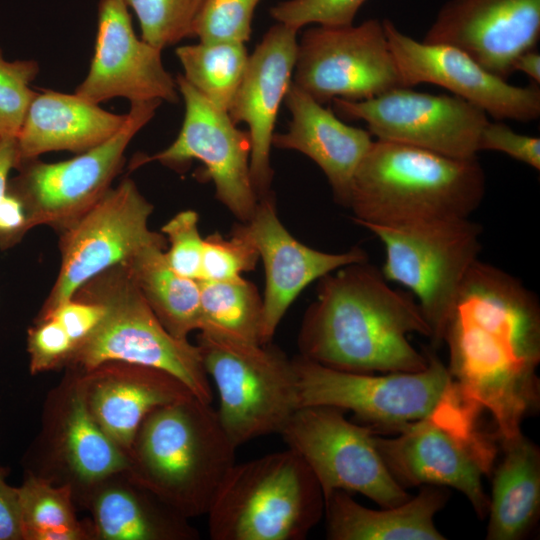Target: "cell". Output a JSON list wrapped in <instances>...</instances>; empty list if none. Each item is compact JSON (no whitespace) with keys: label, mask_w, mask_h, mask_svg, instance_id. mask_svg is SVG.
<instances>
[{"label":"cell","mask_w":540,"mask_h":540,"mask_svg":"<svg viewBox=\"0 0 540 540\" xmlns=\"http://www.w3.org/2000/svg\"><path fill=\"white\" fill-rule=\"evenodd\" d=\"M500 441L503 458L494 472L486 539L518 540L539 516L540 450L522 432Z\"/></svg>","instance_id":"484cf974"},{"label":"cell","mask_w":540,"mask_h":540,"mask_svg":"<svg viewBox=\"0 0 540 540\" xmlns=\"http://www.w3.org/2000/svg\"><path fill=\"white\" fill-rule=\"evenodd\" d=\"M244 225L265 268L260 334L263 345L271 343L289 306L310 283L343 266L368 260L367 253L358 247L328 253L299 242L279 220L271 195L259 199L252 218Z\"/></svg>","instance_id":"44dd1931"},{"label":"cell","mask_w":540,"mask_h":540,"mask_svg":"<svg viewBox=\"0 0 540 540\" xmlns=\"http://www.w3.org/2000/svg\"><path fill=\"white\" fill-rule=\"evenodd\" d=\"M478 149L502 152L540 170V139L517 133L502 122L486 123L479 137Z\"/></svg>","instance_id":"ab89813d"},{"label":"cell","mask_w":540,"mask_h":540,"mask_svg":"<svg viewBox=\"0 0 540 540\" xmlns=\"http://www.w3.org/2000/svg\"><path fill=\"white\" fill-rule=\"evenodd\" d=\"M94 515L99 536L107 540L192 538L196 535L175 518L161 516L133 493L119 488L107 489L99 495Z\"/></svg>","instance_id":"4dcf8cb0"},{"label":"cell","mask_w":540,"mask_h":540,"mask_svg":"<svg viewBox=\"0 0 540 540\" xmlns=\"http://www.w3.org/2000/svg\"><path fill=\"white\" fill-rule=\"evenodd\" d=\"M539 36L540 0H448L423 42L455 47L507 80Z\"/></svg>","instance_id":"d6986e66"},{"label":"cell","mask_w":540,"mask_h":540,"mask_svg":"<svg viewBox=\"0 0 540 540\" xmlns=\"http://www.w3.org/2000/svg\"><path fill=\"white\" fill-rule=\"evenodd\" d=\"M367 261L343 266L320 278L316 301L299 333L300 356L356 373L416 372L428 365L410 333L430 338L416 298L393 289Z\"/></svg>","instance_id":"7a4b0ae2"},{"label":"cell","mask_w":540,"mask_h":540,"mask_svg":"<svg viewBox=\"0 0 540 540\" xmlns=\"http://www.w3.org/2000/svg\"><path fill=\"white\" fill-rule=\"evenodd\" d=\"M200 284L199 331L261 344L262 298L251 282L204 281Z\"/></svg>","instance_id":"83f0119b"},{"label":"cell","mask_w":540,"mask_h":540,"mask_svg":"<svg viewBox=\"0 0 540 540\" xmlns=\"http://www.w3.org/2000/svg\"><path fill=\"white\" fill-rule=\"evenodd\" d=\"M137 436L138 462L150 489L181 515L207 514L237 449L210 403L190 396L161 406Z\"/></svg>","instance_id":"5b68a950"},{"label":"cell","mask_w":540,"mask_h":540,"mask_svg":"<svg viewBox=\"0 0 540 540\" xmlns=\"http://www.w3.org/2000/svg\"><path fill=\"white\" fill-rule=\"evenodd\" d=\"M323 514L317 479L289 448L235 463L207 513L212 540H303Z\"/></svg>","instance_id":"8992f818"},{"label":"cell","mask_w":540,"mask_h":540,"mask_svg":"<svg viewBox=\"0 0 540 540\" xmlns=\"http://www.w3.org/2000/svg\"><path fill=\"white\" fill-rule=\"evenodd\" d=\"M153 205L132 179H123L62 229L61 265L41 317L73 298L89 280L126 263L142 247L165 237L151 231Z\"/></svg>","instance_id":"7c38bea8"},{"label":"cell","mask_w":540,"mask_h":540,"mask_svg":"<svg viewBox=\"0 0 540 540\" xmlns=\"http://www.w3.org/2000/svg\"><path fill=\"white\" fill-rule=\"evenodd\" d=\"M126 378L97 381L86 394L92 416L121 448L129 449L140 425L155 409L194 396L173 376L158 369L134 366Z\"/></svg>","instance_id":"d4e9b609"},{"label":"cell","mask_w":540,"mask_h":540,"mask_svg":"<svg viewBox=\"0 0 540 540\" xmlns=\"http://www.w3.org/2000/svg\"><path fill=\"white\" fill-rule=\"evenodd\" d=\"M198 221L195 211L184 210L161 228L169 242V249L164 252L167 262L179 275L195 280L200 276L204 245Z\"/></svg>","instance_id":"74e56055"},{"label":"cell","mask_w":540,"mask_h":540,"mask_svg":"<svg viewBox=\"0 0 540 540\" xmlns=\"http://www.w3.org/2000/svg\"><path fill=\"white\" fill-rule=\"evenodd\" d=\"M27 349L31 372L37 373L70 358L75 343L58 321L48 317L40 319L36 326L29 329Z\"/></svg>","instance_id":"f35d334b"},{"label":"cell","mask_w":540,"mask_h":540,"mask_svg":"<svg viewBox=\"0 0 540 540\" xmlns=\"http://www.w3.org/2000/svg\"><path fill=\"white\" fill-rule=\"evenodd\" d=\"M73 297L105 308L97 328L75 347V362L87 370L111 362L158 369L211 404L213 390L198 346L166 330L122 264L89 280Z\"/></svg>","instance_id":"52a82bcc"},{"label":"cell","mask_w":540,"mask_h":540,"mask_svg":"<svg viewBox=\"0 0 540 540\" xmlns=\"http://www.w3.org/2000/svg\"><path fill=\"white\" fill-rule=\"evenodd\" d=\"M126 120L111 138L69 160L19 163L7 190L23 204L28 229L50 225L61 230L111 188L124 163L125 150L155 115L160 100L130 102Z\"/></svg>","instance_id":"30bf717a"},{"label":"cell","mask_w":540,"mask_h":540,"mask_svg":"<svg viewBox=\"0 0 540 540\" xmlns=\"http://www.w3.org/2000/svg\"><path fill=\"white\" fill-rule=\"evenodd\" d=\"M28 231L22 202L7 190L0 202V249L13 247Z\"/></svg>","instance_id":"b9f144b4"},{"label":"cell","mask_w":540,"mask_h":540,"mask_svg":"<svg viewBox=\"0 0 540 540\" xmlns=\"http://www.w3.org/2000/svg\"><path fill=\"white\" fill-rule=\"evenodd\" d=\"M280 435L310 468L324 499L335 490L360 493L380 507L397 506L410 498L384 464L375 432L349 421L341 409L302 406Z\"/></svg>","instance_id":"8fae6325"},{"label":"cell","mask_w":540,"mask_h":540,"mask_svg":"<svg viewBox=\"0 0 540 540\" xmlns=\"http://www.w3.org/2000/svg\"><path fill=\"white\" fill-rule=\"evenodd\" d=\"M449 373L462 395L487 410L500 440L521 433L539 403V302L518 278L477 259L454 299L443 335Z\"/></svg>","instance_id":"6da1fadb"},{"label":"cell","mask_w":540,"mask_h":540,"mask_svg":"<svg viewBox=\"0 0 540 540\" xmlns=\"http://www.w3.org/2000/svg\"><path fill=\"white\" fill-rule=\"evenodd\" d=\"M284 102L291 120L285 133H274L272 145L313 160L325 174L335 200L347 207L353 176L374 141L372 135L344 123L293 82Z\"/></svg>","instance_id":"7402d4cb"},{"label":"cell","mask_w":540,"mask_h":540,"mask_svg":"<svg viewBox=\"0 0 540 540\" xmlns=\"http://www.w3.org/2000/svg\"><path fill=\"white\" fill-rule=\"evenodd\" d=\"M292 82L320 104L361 101L404 87L382 21L307 29Z\"/></svg>","instance_id":"4fadbf2b"},{"label":"cell","mask_w":540,"mask_h":540,"mask_svg":"<svg viewBox=\"0 0 540 540\" xmlns=\"http://www.w3.org/2000/svg\"><path fill=\"white\" fill-rule=\"evenodd\" d=\"M334 113L362 120L377 140L410 145L457 159L477 158L488 115L456 95L398 87L379 96L331 101Z\"/></svg>","instance_id":"5bb4252c"},{"label":"cell","mask_w":540,"mask_h":540,"mask_svg":"<svg viewBox=\"0 0 540 540\" xmlns=\"http://www.w3.org/2000/svg\"><path fill=\"white\" fill-rule=\"evenodd\" d=\"M64 444L67 460L84 481H97L128 466L120 447L92 416L86 394L75 392L65 422Z\"/></svg>","instance_id":"f546056e"},{"label":"cell","mask_w":540,"mask_h":540,"mask_svg":"<svg viewBox=\"0 0 540 540\" xmlns=\"http://www.w3.org/2000/svg\"><path fill=\"white\" fill-rule=\"evenodd\" d=\"M258 250L246 230L238 225L230 238L213 233L204 238L200 276L204 281H231L255 268Z\"/></svg>","instance_id":"836d02e7"},{"label":"cell","mask_w":540,"mask_h":540,"mask_svg":"<svg viewBox=\"0 0 540 540\" xmlns=\"http://www.w3.org/2000/svg\"><path fill=\"white\" fill-rule=\"evenodd\" d=\"M204 369L219 397L216 410L238 448L261 436L280 434L300 408L294 360L279 348L200 332Z\"/></svg>","instance_id":"ba28073f"},{"label":"cell","mask_w":540,"mask_h":540,"mask_svg":"<svg viewBox=\"0 0 540 540\" xmlns=\"http://www.w3.org/2000/svg\"><path fill=\"white\" fill-rule=\"evenodd\" d=\"M485 185L477 158L376 139L355 171L347 207L359 225L466 218L480 206Z\"/></svg>","instance_id":"3957f363"},{"label":"cell","mask_w":540,"mask_h":540,"mask_svg":"<svg viewBox=\"0 0 540 540\" xmlns=\"http://www.w3.org/2000/svg\"><path fill=\"white\" fill-rule=\"evenodd\" d=\"M448 500L441 486L424 485L415 497L375 510L335 490L324 499L326 536L331 540H444L434 524Z\"/></svg>","instance_id":"cb8c5ba5"},{"label":"cell","mask_w":540,"mask_h":540,"mask_svg":"<svg viewBox=\"0 0 540 540\" xmlns=\"http://www.w3.org/2000/svg\"><path fill=\"white\" fill-rule=\"evenodd\" d=\"M105 314L102 304L73 297L42 318L58 321L75 343V347L89 337Z\"/></svg>","instance_id":"60d3db41"},{"label":"cell","mask_w":540,"mask_h":540,"mask_svg":"<svg viewBox=\"0 0 540 540\" xmlns=\"http://www.w3.org/2000/svg\"><path fill=\"white\" fill-rule=\"evenodd\" d=\"M183 77L215 107L228 111L244 76L249 54L244 43L199 42L179 46Z\"/></svg>","instance_id":"f1b7e54d"},{"label":"cell","mask_w":540,"mask_h":540,"mask_svg":"<svg viewBox=\"0 0 540 540\" xmlns=\"http://www.w3.org/2000/svg\"><path fill=\"white\" fill-rule=\"evenodd\" d=\"M366 0H287L270 9L278 23L296 30L308 24L341 27L353 24Z\"/></svg>","instance_id":"8d00e7d4"},{"label":"cell","mask_w":540,"mask_h":540,"mask_svg":"<svg viewBox=\"0 0 540 540\" xmlns=\"http://www.w3.org/2000/svg\"><path fill=\"white\" fill-rule=\"evenodd\" d=\"M38 73L37 61H7L0 49V136L16 138L36 94L30 84Z\"/></svg>","instance_id":"d590c367"},{"label":"cell","mask_w":540,"mask_h":540,"mask_svg":"<svg viewBox=\"0 0 540 540\" xmlns=\"http://www.w3.org/2000/svg\"><path fill=\"white\" fill-rule=\"evenodd\" d=\"M17 163L16 138L0 136V202L7 192L9 173Z\"/></svg>","instance_id":"ee69618b"},{"label":"cell","mask_w":540,"mask_h":540,"mask_svg":"<svg viewBox=\"0 0 540 540\" xmlns=\"http://www.w3.org/2000/svg\"><path fill=\"white\" fill-rule=\"evenodd\" d=\"M161 51L136 36L122 0H100L94 55L75 94L94 104L114 97L177 103L176 79L164 68Z\"/></svg>","instance_id":"ac0fdd59"},{"label":"cell","mask_w":540,"mask_h":540,"mask_svg":"<svg viewBox=\"0 0 540 540\" xmlns=\"http://www.w3.org/2000/svg\"><path fill=\"white\" fill-rule=\"evenodd\" d=\"M297 31L278 23L264 34L248 57L244 76L227 111L234 124L244 122L248 125L250 175L259 199L271 195L272 137L281 103L292 83Z\"/></svg>","instance_id":"ffe728a7"},{"label":"cell","mask_w":540,"mask_h":540,"mask_svg":"<svg viewBox=\"0 0 540 540\" xmlns=\"http://www.w3.org/2000/svg\"><path fill=\"white\" fill-rule=\"evenodd\" d=\"M396 435H374L375 446L402 486H448L464 494L477 515L485 517L489 498L483 477L492 471L497 448L480 430L462 432L432 419L400 427Z\"/></svg>","instance_id":"9a60e30c"},{"label":"cell","mask_w":540,"mask_h":540,"mask_svg":"<svg viewBox=\"0 0 540 540\" xmlns=\"http://www.w3.org/2000/svg\"><path fill=\"white\" fill-rule=\"evenodd\" d=\"M166 241L142 247L122 264L166 330L179 339L199 330L200 284L176 273L165 257Z\"/></svg>","instance_id":"4316f807"},{"label":"cell","mask_w":540,"mask_h":540,"mask_svg":"<svg viewBox=\"0 0 540 540\" xmlns=\"http://www.w3.org/2000/svg\"><path fill=\"white\" fill-rule=\"evenodd\" d=\"M22 539L78 540L83 538L72 509L70 487H53L28 478L17 488Z\"/></svg>","instance_id":"1f68e13d"},{"label":"cell","mask_w":540,"mask_h":540,"mask_svg":"<svg viewBox=\"0 0 540 540\" xmlns=\"http://www.w3.org/2000/svg\"><path fill=\"white\" fill-rule=\"evenodd\" d=\"M176 83L185 104L177 138L154 155L137 157L131 168L152 161L177 168L197 159L213 181L217 199L241 222L247 223L259 201L250 175L248 131L238 129L228 112L211 104L183 75L176 77Z\"/></svg>","instance_id":"2e32d148"},{"label":"cell","mask_w":540,"mask_h":540,"mask_svg":"<svg viewBox=\"0 0 540 540\" xmlns=\"http://www.w3.org/2000/svg\"><path fill=\"white\" fill-rule=\"evenodd\" d=\"M261 0H203L193 25L199 42L244 43L250 39L256 6Z\"/></svg>","instance_id":"e575fe53"},{"label":"cell","mask_w":540,"mask_h":540,"mask_svg":"<svg viewBox=\"0 0 540 540\" xmlns=\"http://www.w3.org/2000/svg\"><path fill=\"white\" fill-rule=\"evenodd\" d=\"M141 27V39L163 50L193 37V25L203 0H122Z\"/></svg>","instance_id":"d6a6232c"},{"label":"cell","mask_w":540,"mask_h":540,"mask_svg":"<svg viewBox=\"0 0 540 540\" xmlns=\"http://www.w3.org/2000/svg\"><path fill=\"white\" fill-rule=\"evenodd\" d=\"M22 539L17 488L9 486L0 472V540Z\"/></svg>","instance_id":"7bdbcfd3"},{"label":"cell","mask_w":540,"mask_h":540,"mask_svg":"<svg viewBox=\"0 0 540 540\" xmlns=\"http://www.w3.org/2000/svg\"><path fill=\"white\" fill-rule=\"evenodd\" d=\"M520 71L530 77L535 84L540 83V54L535 49L521 53L513 63V72Z\"/></svg>","instance_id":"f6af8a7d"},{"label":"cell","mask_w":540,"mask_h":540,"mask_svg":"<svg viewBox=\"0 0 540 540\" xmlns=\"http://www.w3.org/2000/svg\"><path fill=\"white\" fill-rule=\"evenodd\" d=\"M126 114L108 112L74 94L37 93L16 136L18 163L51 151L82 153L111 138Z\"/></svg>","instance_id":"603a6c76"},{"label":"cell","mask_w":540,"mask_h":540,"mask_svg":"<svg viewBox=\"0 0 540 540\" xmlns=\"http://www.w3.org/2000/svg\"><path fill=\"white\" fill-rule=\"evenodd\" d=\"M382 242L381 272L406 287L428 323L432 347L443 344L445 326L457 291L481 250L482 227L466 218L405 225L362 224Z\"/></svg>","instance_id":"9c48e42d"},{"label":"cell","mask_w":540,"mask_h":540,"mask_svg":"<svg viewBox=\"0 0 540 540\" xmlns=\"http://www.w3.org/2000/svg\"><path fill=\"white\" fill-rule=\"evenodd\" d=\"M382 23L404 87L441 86L499 121L529 122L540 116L538 84L512 85L455 47L420 42L392 21Z\"/></svg>","instance_id":"e0dca14e"},{"label":"cell","mask_w":540,"mask_h":540,"mask_svg":"<svg viewBox=\"0 0 540 540\" xmlns=\"http://www.w3.org/2000/svg\"><path fill=\"white\" fill-rule=\"evenodd\" d=\"M427 356L423 370L380 375L333 369L299 356L293 359L299 405L351 411L375 433H395L422 419L463 432L479 430L482 411L462 395L447 366L431 351Z\"/></svg>","instance_id":"277c9868"}]
</instances>
